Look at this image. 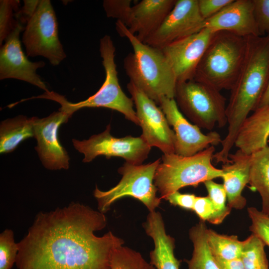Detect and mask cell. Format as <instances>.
<instances>
[{
    "instance_id": "cell-1",
    "label": "cell",
    "mask_w": 269,
    "mask_h": 269,
    "mask_svg": "<svg viewBox=\"0 0 269 269\" xmlns=\"http://www.w3.org/2000/svg\"><path fill=\"white\" fill-rule=\"evenodd\" d=\"M104 213L79 203L39 213L18 243L17 269H111L113 253L124 241L106 226Z\"/></svg>"
},
{
    "instance_id": "cell-2",
    "label": "cell",
    "mask_w": 269,
    "mask_h": 269,
    "mask_svg": "<svg viewBox=\"0 0 269 269\" xmlns=\"http://www.w3.org/2000/svg\"><path fill=\"white\" fill-rule=\"evenodd\" d=\"M246 39L244 60L226 107L228 133L221 150L214 155L216 163L229 161L239 131L250 113L258 108L269 81V35Z\"/></svg>"
},
{
    "instance_id": "cell-3",
    "label": "cell",
    "mask_w": 269,
    "mask_h": 269,
    "mask_svg": "<svg viewBox=\"0 0 269 269\" xmlns=\"http://www.w3.org/2000/svg\"><path fill=\"white\" fill-rule=\"evenodd\" d=\"M116 28L121 36L127 37L133 49L124 60L130 81L157 105L163 97L174 99L177 82L162 50L139 41L119 21L117 20Z\"/></svg>"
},
{
    "instance_id": "cell-4",
    "label": "cell",
    "mask_w": 269,
    "mask_h": 269,
    "mask_svg": "<svg viewBox=\"0 0 269 269\" xmlns=\"http://www.w3.org/2000/svg\"><path fill=\"white\" fill-rule=\"evenodd\" d=\"M247 39L228 31L217 32L196 70L194 79L217 90H230L242 66Z\"/></svg>"
},
{
    "instance_id": "cell-5",
    "label": "cell",
    "mask_w": 269,
    "mask_h": 269,
    "mask_svg": "<svg viewBox=\"0 0 269 269\" xmlns=\"http://www.w3.org/2000/svg\"><path fill=\"white\" fill-rule=\"evenodd\" d=\"M115 51V46L110 36L105 35L100 39V52L105 71V79L99 90L85 100L71 103L64 96L53 92H45L42 96H39V98L48 99L59 103L61 105L59 110L70 116L84 108H109L122 113L126 119L139 126V121L134 109L133 99L125 94L119 83Z\"/></svg>"
},
{
    "instance_id": "cell-6",
    "label": "cell",
    "mask_w": 269,
    "mask_h": 269,
    "mask_svg": "<svg viewBox=\"0 0 269 269\" xmlns=\"http://www.w3.org/2000/svg\"><path fill=\"white\" fill-rule=\"evenodd\" d=\"M214 146H210L189 156L176 154H163L157 167L154 184L161 199L183 187L197 186L201 183L221 177V169L212 163Z\"/></svg>"
},
{
    "instance_id": "cell-7",
    "label": "cell",
    "mask_w": 269,
    "mask_h": 269,
    "mask_svg": "<svg viewBox=\"0 0 269 269\" xmlns=\"http://www.w3.org/2000/svg\"><path fill=\"white\" fill-rule=\"evenodd\" d=\"M160 161L159 158L140 165L126 162L118 170L122 177L116 186L107 191L96 187L93 194L97 201L98 210L105 214L117 201L130 196L140 201L149 212L155 211L162 200L157 196L158 191L154 184L155 173Z\"/></svg>"
},
{
    "instance_id": "cell-8",
    "label": "cell",
    "mask_w": 269,
    "mask_h": 269,
    "mask_svg": "<svg viewBox=\"0 0 269 269\" xmlns=\"http://www.w3.org/2000/svg\"><path fill=\"white\" fill-rule=\"evenodd\" d=\"M213 87L193 79L177 82L174 99L183 115L200 128L211 131L227 124L226 99Z\"/></svg>"
},
{
    "instance_id": "cell-9",
    "label": "cell",
    "mask_w": 269,
    "mask_h": 269,
    "mask_svg": "<svg viewBox=\"0 0 269 269\" xmlns=\"http://www.w3.org/2000/svg\"><path fill=\"white\" fill-rule=\"evenodd\" d=\"M23 31L22 42L27 56L44 57L53 66L59 65L66 58L59 38L56 13L50 0H40Z\"/></svg>"
},
{
    "instance_id": "cell-10",
    "label": "cell",
    "mask_w": 269,
    "mask_h": 269,
    "mask_svg": "<svg viewBox=\"0 0 269 269\" xmlns=\"http://www.w3.org/2000/svg\"><path fill=\"white\" fill-rule=\"evenodd\" d=\"M75 148L84 154L83 162H90L99 155L107 158L112 156L123 158L126 162L134 165L142 164L147 158L151 147L141 136L128 135L116 137L111 134V125L102 133L88 139H72Z\"/></svg>"
},
{
    "instance_id": "cell-11",
    "label": "cell",
    "mask_w": 269,
    "mask_h": 269,
    "mask_svg": "<svg viewBox=\"0 0 269 269\" xmlns=\"http://www.w3.org/2000/svg\"><path fill=\"white\" fill-rule=\"evenodd\" d=\"M127 89L142 129L140 136L150 147L158 148L163 154L175 153V133L160 108L132 82L128 83Z\"/></svg>"
},
{
    "instance_id": "cell-12",
    "label": "cell",
    "mask_w": 269,
    "mask_h": 269,
    "mask_svg": "<svg viewBox=\"0 0 269 269\" xmlns=\"http://www.w3.org/2000/svg\"><path fill=\"white\" fill-rule=\"evenodd\" d=\"M158 105L175 133L176 154L191 156L222 142L217 132L203 134L199 127L190 123L179 109L174 99L163 97Z\"/></svg>"
},
{
    "instance_id": "cell-13",
    "label": "cell",
    "mask_w": 269,
    "mask_h": 269,
    "mask_svg": "<svg viewBox=\"0 0 269 269\" xmlns=\"http://www.w3.org/2000/svg\"><path fill=\"white\" fill-rule=\"evenodd\" d=\"M204 21L199 10L198 0H176L160 27L144 43L162 49L203 29Z\"/></svg>"
},
{
    "instance_id": "cell-14",
    "label": "cell",
    "mask_w": 269,
    "mask_h": 269,
    "mask_svg": "<svg viewBox=\"0 0 269 269\" xmlns=\"http://www.w3.org/2000/svg\"><path fill=\"white\" fill-rule=\"evenodd\" d=\"M24 27L18 22L0 46V79H15L26 82L44 90L50 91L41 77L37 74L38 69L43 67L42 61L31 62L23 52L20 34Z\"/></svg>"
},
{
    "instance_id": "cell-15",
    "label": "cell",
    "mask_w": 269,
    "mask_h": 269,
    "mask_svg": "<svg viewBox=\"0 0 269 269\" xmlns=\"http://www.w3.org/2000/svg\"><path fill=\"white\" fill-rule=\"evenodd\" d=\"M216 32L204 28L161 49L174 72L177 82L194 78L197 67Z\"/></svg>"
},
{
    "instance_id": "cell-16",
    "label": "cell",
    "mask_w": 269,
    "mask_h": 269,
    "mask_svg": "<svg viewBox=\"0 0 269 269\" xmlns=\"http://www.w3.org/2000/svg\"><path fill=\"white\" fill-rule=\"evenodd\" d=\"M71 117L59 110L45 118L36 117L34 137L37 145L35 148L42 163L48 169H67L69 167V156L59 140L58 130Z\"/></svg>"
},
{
    "instance_id": "cell-17",
    "label": "cell",
    "mask_w": 269,
    "mask_h": 269,
    "mask_svg": "<svg viewBox=\"0 0 269 269\" xmlns=\"http://www.w3.org/2000/svg\"><path fill=\"white\" fill-rule=\"evenodd\" d=\"M204 28L228 31L243 37L260 36L253 14L252 0H233L204 21Z\"/></svg>"
},
{
    "instance_id": "cell-18",
    "label": "cell",
    "mask_w": 269,
    "mask_h": 269,
    "mask_svg": "<svg viewBox=\"0 0 269 269\" xmlns=\"http://www.w3.org/2000/svg\"><path fill=\"white\" fill-rule=\"evenodd\" d=\"M142 226L154 244L149 263L156 269H179L180 262L174 253L175 239L167 234L161 214L156 210L149 212Z\"/></svg>"
},
{
    "instance_id": "cell-19",
    "label": "cell",
    "mask_w": 269,
    "mask_h": 269,
    "mask_svg": "<svg viewBox=\"0 0 269 269\" xmlns=\"http://www.w3.org/2000/svg\"><path fill=\"white\" fill-rule=\"evenodd\" d=\"M176 0H142L133 6L131 33L144 42L160 27Z\"/></svg>"
},
{
    "instance_id": "cell-20",
    "label": "cell",
    "mask_w": 269,
    "mask_h": 269,
    "mask_svg": "<svg viewBox=\"0 0 269 269\" xmlns=\"http://www.w3.org/2000/svg\"><path fill=\"white\" fill-rule=\"evenodd\" d=\"M229 158L230 161L224 163L221 169L228 206L231 208L241 209L247 202L242 193L249 182L252 154L238 149L235 153H230Z\"/></svg>"
},
{
    "instance_id": "cell-21",
    "label": "cell",
    "mask_w": 269,
    "mask_h": 269,
    "mask_svg": "<svg viewBox=\"0 0 269 269\" xmlns=\"http://www.w3.org/2000/svg\"><path fill=\"white\" fill-rule=\"evenodd\" d=\"M269 106L258 108L242 125L234 145L244 153L251 155L268 145Z\"/></svg>"
},
{
    "instance_id": "cell-22",
    "label": "cell",
    "mask_w": 269,
    "mask_h": 269,
    "mask_svg": "<svg viewBox=\"0 0 269 269\" xmlns=\"http://www.w3.org/2000/svg\"><path fill=\"white\" fill-rule=\"evenodd\" d=\"M36 117L20 115L7 119L0 125V152L13 151L23 141L34 137V125Z\"/></svg>"
},
{
    "instance_id": "cell-23",
    "label": "cell",
    "mask_w": 269,
    "mask_h": 269,
    "mask_svg": "<svg viewBox=\"0 0 269 269\" xmlns=\"http://www.w3.org/2000/svg\"><path fill=\"white\" fill-rule=\"evenodd\" d=\"M249 183L262 200V211L269 215V146L252 154Z\"/></svg>"
},
{
    "instance_id": "cell-24",
    "label": "cell",
    "mask_w": 269,
    "mask_h": 269,
    "mask_svg": "<svg viewBox=\"0 0 269 269\" xmlns=\"http://www.w3.org/2000/svg\"><path fill=\"white\" fill-rule=\"evenodd\" d=\"M204 221H201L189 230V238L193 245L192 256L186 261L188 269H220L208 247Z\"/></svg>"
},
{
    "instance_id": "cell-25",
    "label": "cell",
    "mask_w": 269,
    "mask_h": 269,
    "mask_svg": "<svg viewBox=\"0 0 269 269\" xmlns=\"http://www.w3.org/2000/svg\"><path fill=\"white\" fill-rule=\"evenodd\" d=\"M206 239L214 257L226 260L241 258L243 241L237 236L221 235L207 229Z\"/></svg>"
},
{
    "instance_id": "cell-26",
    "label": "cell",
    "mask_w": 269,
    "mask_h": 269,
    "mask_svg": "<svg viewBox=\"0 0 269 269\" xmlns=\"http://www.w3.org/2000/svg\"><path fill=\"white\" fill-rule=\"evenodd\" d=\"M265 246L263 241L253 234L243 241L241 258L245 269H269Z\"/></svg>"
},
{
    "instance_id": "cell-27",
    "label": "cell",
    "mask_w": 269,
    "mask_h": 269,
    "mask_svg": "<svg viewBox=\"0 0 269 269\" xmlns=\"http://www.w3.org/2000/svg\"><path fill=\"white\" fill-rule=\"evenodd\" d=\"M111 269H156L142 255L128 247L121 246L114 251Z\"/></svg>"
},
{
    "instance_id": "cell-28",
    "label": "cell",
    "mask_w": 269,
    "mask_h": 269,
    "mask_svg": "<svg viewBox=\"0 0 269 269\" xmlns=\"http://www.w3.org/2000/svg\"><path fill=\"white\" fill-rule=\"evenodd\" d=\"M204 183L215 211L210 223L214 224H220L230 214L231 209L228 205H226L227 195L224 186L215 182L212 180L206 181Z\"/></svg>"
},
{
    "instance_id": "cell-29",
    "label": "cell",
    "mask_w": 269,
    "mask_h": 269,
    "mask_svg": "<svg viewBox=\"0 0 269 269\" xmlns=\"http://www.w3.org/2000/svg\"><path fill=\"white\" fill-rule=\"evenodd\" d=\"M20 9V1L17 0H0V45L6 39L16 26L18 20L15 13Z\"/></svg>"
},
{
    "instance_id": "cell-30",
    "label": "cell",
    "mask_w": 269,
    "mask_h": 269,
    "mask_svg": "<svg viewBox=\"0 0 269 269\" xmlns=\"http://www.w3.org/2000/svg\"><path fill=\"white\" fill-rule=\"evenodd\" d=\"M18 251L13 231H3L0 235V269H11L16 262Z\"/></svg>"
},
{
    "instance_id": "cell-31",
    "label": "cell",
    "mask_w": 269,
    "mask_h": 269,
    "mask_svg": "<svg viewBox=\"0 0 269 269\" xmlns=\"http://www.w3.org/2000/svg\"><path fill=\"white\" fill-rule=\"evenodd\" d=\"M132 1L131 0H104L103 6L107 17L116 18L128 27L132 15Z\"/></svg>"
},
{
    "instance_id": "cell-32",
    "label": "cell",
    "mask_w": 269,
    "mask_h": 269,
    "mask_svg": "<svg viewBox=\"0 0 269 269\" xmlns=\"http://www.w3.org/2000/svg\"><path fill=\"white\" fill-rule=\"evenodd\" d=\"M248 212L252 220L250 231L269 247V215L253 207Z\"/></svg>"
},
{
    "instance_id": "cell-33",
    "label": "cell",
    "mask_w": 269,
    "mask_h": 269,
    "mask_svg": "<svg viewBox=\"0 0 269 269\" xmlns=\"http://www.w3.org/2000/svg\"><path fill=\"white\" fill-rule=\"evenodd\" d=\"M253 14L260 36L269 35V0H252Z\"/></svg>"
},
{
    "instance_id": "cell-34",
    "label": "cell",
    "mask_w": 269,
    "mask_h": 269,
    "mask_svg": "<svg viewBox=\"0 0 269 269\" xmlns=\"http://www.w3.org/2000/svg\"><path fill=\"white\" fill-rule=\"evenodd\" d=\"M233 0H198L200 13L206 20L214 16Z\"/></svg>"
},
{
    "instance_id": "cell-35",
    "label": "cell",
    "mask_w": 269,
    "mask_h": 269,
    "mask_svg": "<svg viewBox=\"0 0 269 269\" xmlns=\"http://www.w3.org/2000/svg\"><path fill=\"white\" fill-rule=\"evenodd\" d=\"M193 211L201 221L210 222L215 211L213 204L209 196H196Z\"/></svg>"
},
{
    "instance_id": "cell-36",
    "label": "cell",
    "mask_w": 269,
    "mask_h": 269,
    "mask_svg": "<svg viewBox=\"0 0 269 269\" xmlns=\"http://www.w3.org/2000/svg\"><path fill=\"white\" fill-rule=\"evenodd\" d=\"M196 197L194 194L181 193L177 191L171 194L165 200L173 205L193 211Z\"/></svg>"
},
{
    "instance_id": "cell-37",
    "label": "cell",
    "mask_w": 269,
    "mask_h": 269,
    "mask_svg": "<svg viewBox=\"0 0 269 269\" xmlns=\"http://www.w3.org/2000/svg\"><path fill=\"white\" fill-rule=\"evenodd\" d=\"M40 0H24L23 5L15 13V18L22 24H26L35 13Z\"/></svg>"
},
{
    "instance_id": "cell-38",
    "label": "cell",
    "mask_w": 269,
    "mask_h": 269,
    "mask_svg": "<svg viewBox=\"0 0 269 269\" xmlns=\"http://www.w3.org/2000/svg\"><path fill=\"white\" fill-rule=\"evenodd\" d=\"M214 257L220 269H245L241 258L226 260Z\"/></svg>"
},
{
    "instance_id": "cell-39",
    "label": "cell",
    "mask_w": 269,
    "mask_h": 269,
    "mask_svg": "<svg viewBox=\"0 0 269 269\" xmlns=\"http://www.w3.org/2000/svg\"><path fill=\"white\" fill-rule=\"evenodd\" d=\"M269 106V81L266 89L260 100L258 108H263Z\"/></svg>"
}]
</instances>
